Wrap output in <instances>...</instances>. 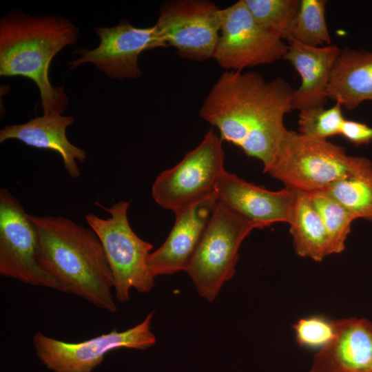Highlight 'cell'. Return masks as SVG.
<instances>
[{
    "label": "cell",
    "mask_w": 372,
    "mask_h": 372,
    "mask_svg": "<svg viewBox=\"0 0 372 372\" xmlns=\"http://www.w3.org/2000/svg\"><path fill=\"white\" fill-rule=\"evenodd\" d=\"M293 91L281 77L267 81L255 72L226 70L204 99L199 114L218 129L223 141L260 160L264 170L288 130L284 117L292 110Z\"/></svg>",
    "instance_id": "cell-1"
},
{
    "label": "cell",
    "mask_w": 372,
    "mask_h": 372,
    "mask_svg": "<svg viewBox=\"0 0 372 372\" xmlns=\"http://www.w3.org/2000/svg\"><path fill=\"white\" fill-rule=\"evenodd\" d=\"M39 234L37 260L66 293L116 311L112 274L94 231L62 216H31Z\"/></svg>",
    "instance_id": "cell-2"
},
{
    "label": "cell",
    "mask_w": 372,
    "mask_h": 372,
    "mask_svg": "<svg viewBox=\"0 0 372 372\" xmlns=\"http://www.w3.org/2000/svg\"><path fill=\"white\" fill-rule=\"evenodd\" d=\"M79 36V30L63 17H30L21 11L8 14L0 21V75L32 80L40 92L43 114H62L68 98L63 87L51 84L49 67Z\"/></svg>",
    "instance_id": "cell-3"
},
{
    "label": "cell",
    "mask_w": 372,
    "mask_h": 372,
    "mask_svg": "<svg viewBox=\"0 0 372 372\" xmlns=\"http://www.w3.org/2000/svg\"><path fill=\"white\" fill-rule=\"evenodd\" d=\"M371 169L369 158L349 156L340 145L287 130L272 163L263 171L285 187L309 194Z\"/></svg>",
    "instance_id": "cell-4"
},
{
    "label": "cell",
    "mask_w": 372,
    "mask_h": 372,
    "mask_svg": "<svg viewBox=\"0 0 372 372\" xmlns=\"http://www.w3.org/2000/svg\"><path fill=\"white\" fill-rule=\"evenodd\" d=\"M110 217L101 218L94 214L85 215V220L98 236L103 248L114 280L118 300H130V291L148 293L154 286L147 259L153 245L139 238L132 229L127 218L128 201H119L106 208Z\"/></svg>",
    "instance_id": "cell-5"
},
{
    "label": "cell",
    "mask_w": 372,
    "mask_h": 372,
    "mask_svg": "<svg viewBox=\"0 0 372 372\" xmlns=\"http://www.w3.org/2000/svg\"><path fill=\"white\" fill-rule=\"evenodd\" d=\"M256 227L221 202H217L185 271L198 294L209 302L236 273L238 250Z\"/></svg>",
    "instance_id": "cell-6"
},
{
    "label": "cell",
    "mask_w": 372,
    "mask_h": 372,
    "mask_svg": "<svg viewBox=\"0 0 372 372\" xmlns=\"http://www.w3.org/2000/svg\"><path fill=\"white\" fill-rule=\"evenodd\" d=\"M225 152L219 134L210 129L194 149L174 167L161 172L152 194L161 207L176 214L214 193L224 167Z\"/></svg>",
    "instance_id": "cell-7"
},
{
    "label": "cell",
    "mask_w": 372,
    "mask_h": 372,
    "mask_svg": "<svg viewBox=\"0 0 372 372\" xmlns=\"http://www.w3.org/2000/svg\"><path fill=\"white\" fill-rule=\"evenodd\" d=\"M37 227L7 188L0 190V274L25 284L66 293L37 260Z\"/></svg>",
    "instance_id": "cell-8"
},
{
    "label": "cell",
    "mask_w": 372,
    "mask_h": 372,
    "mask_svg": "<svg viewBox=\"0 0 372 372\" xmlns=\"http://www.w3.org/2000/svg\"><path fill=\"white\" fill-rule=\"evenodd\" d=\"M154 311L139 324L123 331L113 329L89 340L68 342L37 332L32 344L37 358L53 372H91L105 355L118 349L145 350L156 342L150 329Z\"/></svg>",
    "instance_id": "cell-9"
},
{
    "label": "cell",
    "mask_w": 372,
    "mask_h": 372,
    "mask_svg": "<svg viewBox=\"0 0 372 372\" xmlns=\"http://www.w3.org/2000/svg\"><path fill=\"white\" fill-rule=\"evenodd\" d=\"M223 9L207 0H172L162 4L155 25L167 45L195 61L213 58Z\"/></svg>",
    "instance_id": "cell-10"
},
{
    "label": "cell",
    "mask_w": 372,
    "mask_h": 372,
    "mask_svg": "<svg viewBox=\"0 0 372 372\" xmlns=\"http://www.w3.org/2000/svg\"><path fill=\"white\" fill-rule=\"evenodd\" d=\"M288 49L278 36L261 26L245 0L223 9L220 37L213 56L227 70L270 64L284 57Z\"/></svg>",
    "instance_id": "cell-11"
},
{
    "label": "cell",
    "mask_w": 372,
    "mask_h": 372,
    "mask_svg": "<svg viewBox=\"0 0 372 372\" xmlns=\"http://www.w3.org/2000/svg\"><path fill=\"white\" fill-rule=\"evenodd\" d=\"M95 30L100 44L92 50L76 49L74 53L80 57L68 63L72 65L70 70L91 63L110 79H138L142 75L139 55L145 50L167 46L155 25L136 28L123 19L114 27L96 28Z\"/></svg>",
    "instance_id": "cell-12"
},
{
    "label": "cell",
    "mask_w": 372,
    "mask_h": 372,
    "mask_svg": "<svg viewBox=\"0 0 372 372\" xmlns=\"http://www.w3.org/2000/svg\"><path fill=\"white\" fill-rule=\"evenodd\" d=\"M218 200L262 229L276 223L289 224L298 192L289 188L270 191L225 170L216 186Z\"/></svg>",
    "instance_id": "cell-13"
},
{
    "label": "cell",
    "mask_w": 372,
    "mask_h": 372,
    "mask_svg": "<svg viewBox=\"0 0 372 372\" xmlns=\"http://www.w3.org/2000/svg\"><path fill=\"white\" fill-rule=\"evenodd\" d=\"M217 202L214 193L175 214V223L165 241L148 256V266L154 278L185 270Z\"/></svg>",
    "instance_id": "cell-14"
},
{
    "label": "cell",
    "mask_w": 372,
    "mask_h": 372,
    "mask_svg": "<svg viewBox=\"0 0 372 372\" xmlns=\"http://www.w3.org/2000/svg\"><path fill=\"white\" fill-rule=\"evenodd\" d=\"M334 336L315 355L310 372H372V322L335 320Z\"/></svg>",
    "instance_id": "cell-15"
},
{
    "label": "cell",
    "mask_w": 372,
    "mask_h": 372,
    "mask_svg": "<svg viewBox=\"0 0 372 372\" xmlns=\"http://www.w3.org/2000/svg\"><path fill=\"white\" fill-rule=\"evenodd\" d=\"M340 50L336 45L312 47L296 41L289 42L283 59L291 63L301 78L292 96V110L324 107L331 71Z\"/></svg>",
    "instance_id": "cell-16"
},
{
    "label": "cell",
    "mask_w": 372,
    "mask_h": 372,
    "mask_svg": "<svg viewBox=\"0 0 372 372\" xmlns=\"http://www.w3.org/2000/svg\"><path fill=\"white\" fill-rule=\"evenodd\" d=\"M74 121L71 116L43 114L23 124L5 126L0 131V143L17 139L32 147L52 150L61 156L69 176L76 178L81 176L76 162L83 163L87 154L67 138L66 128Z\"/></svg>",
    "instance_id": "cell-17"
},
{
    "label": "cell",
    "mask_w": 372,
    "mask_h": 372,
    "mask_svg": "<svg viewBox=\"0 0 372 372\" xmlns=\"http://www.w3.org/2000/svg\"><path fill=\"white\" fill-rule=\"evenodd\" d=\"M327 97L349 110L372 101V52L341 49L333 65L327 90Z\"/></svg>",
    "instance_id": "cell-18"
},
{
    "label": "cell",
    "mask_w": 372,
    "mask_h": 372,
    "mask_svg": "<svg viewBox=\"0 0 372 372\" xmlns=\"http://www.w3.org/2000/svg\"><path fill=\"white\" fill-rule=\"evenodd\" d=\"M290 225L296 253L320 262L329 254V242L323 222L308 194L298 192Z\"/></svg>",
    "instance_id": "cell-19"
},
{
    "label": "cell",
    "mask_w": 372,
    "mask_h": 372,
    "mask_svg": "<svg viewBox=\"0 0 372 372\" xmlns=\"http://www.w3.org/2000/svg\"><path fill=\"white\" fill-rule=\"evenodd\" d=\"M324 192L356 219L372 220V169L339 180Z\"/></svg>",
    "instance_id": "cell-20"
},
{
    "label": "cell",
    "mask_w": 372,
    "mask_h": 372,
    "mask_svg": "<svg viewBox=\"0 0 372 372\" xmlns=\"http://www.w3.org/2000/svg\"><path fill=\"white\" fill-rule=\"evenodd\" d=\"M307 194L326 229L330 255L342 252L351 231V223L356 218L324 192H316Z\"/></svg>",
    "instance_id": "cell-21"
},
{
    "label": "cell",
    "mask_w": 372,
    "mask_h": 372,
    "mask_svg": "<svg viewBox=\"0 0 372 372\" xmlns=\"http://www.w3.org/2000/svg\"><path fill=\"white\" fill-rule=\"evenodd\" d=\"M324 0H301L296 17L294 20L291 41L302 44L321 47L331 45V37L325 19Z\"/></svg>",
    "instance_id": "cell-22"
},
{
    "label": "cell",
    "mask_w": 372,
    "mask_h": 372,
    "mask_svg": "<svg viewBox=\"0 0 372 372\" xmlns=\"http://www.w3.org/2000/svg\"><path fill=\"white\" fill-rule=\"evenodd\" d=\"M245 3L261 26L282 40L290 41L299 0H245Z\"/></svg>",
    "instance_id": "cell-23"
},
{
    "label": "cell",
    "mask_w": 372,
    "mask_h": 372,
    "mask_svg": "<svg viewBox=\"0 0 372 372\" xmlns=\"http://www.w3.org/2000/svg\"><path fill=\"white\" fill-rule=\"evenodd\" d=\"M344 121L342 105L338 103L328 109L323 107L300 110L298 133L311 138L327 140L340 135Z\"/></svg>",
    "instance_id": "cell-24"
},
{
    "label": "cell",
    "mask_w": 372,
    "mask_h": 372,
    "mask_svg": "<svg viewBox=\"0 0 372 372\" xmlns=\"http://www.w3.org/2000/svg\"><path fill=\"white\" fill-rule=\"evenodd\" d=\"M292 328L299 346L321 349L334 336L335 324V320L324 316H313L299 320Z\"/></svg>",
    "instance_id": "cell-25"
},
{
    "label": "cell",
    "mask_w": 372,
    "mask_h": 372,
    "mask_svg": "<svg viewBox=\"0 0 372 372\" xmlns=\"http://www.w3.org/2000/svg\"><path fill=\"white\" fill-rule=\"evenodd\" d=\"M340 135L355 145H367L372 142V127L355 121H344Z\"/></svg>",
    "instance_id": "cell-26"
}]
</instances>
